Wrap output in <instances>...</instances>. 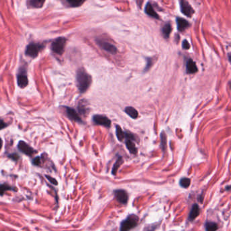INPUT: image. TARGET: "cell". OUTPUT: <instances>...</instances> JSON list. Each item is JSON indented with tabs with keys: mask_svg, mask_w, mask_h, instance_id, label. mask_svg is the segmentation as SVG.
Masks as SVG:
<instances>
[{
	"mask_svg": "<svg viewBox=\"0 0 231 231\" xmlns=\"http://www.w3.org/2000/svg\"><path fill=\"white\" fill-rule=\"evenodd\" d=\"M92 79L91 77L83 68H81L77 73V87L80 93H82L87 91L90 87Z\"/></svg>",
	"mask_w": 231,
	"mask_h": 231,
	"instance_id": "obj_1",
	"label": "cell"
},
{
	"mask_svg": "<svg viewBox=\"0 0 231 231\" xmlns=\"http://www.w3.org/2000/svg\"><path fill=\"white\" fill-rule=\"evenodd\" d=\"M139 218L135 214H131L120 224V231H130L137 226Z\"/></svg>",
	"mask_w": 231,
	"mask_h": 231,
	"instance_id": "obj_2",
	"label": "cell"
},
{
	"mask_svg": "<svg viewBox=\"0 0 231 231\" xmlns=\"http://www.w3.org/2000/svg\"><path fill=\"white\" fill-rule=\"evenodd\" d=\"M66 44V39L64 37H59L56 39L51 44V49L55 54L62 55L64 51L65 45Z\"/></svg>",
	"mask_w": 231,
	"mask_h": 231,
	"instance_id": "obj_3",
	"label": "cell"
},
{
	"mask_svg": "<svg viewBox=\"0 0 231 231\" xmlns=\"http://www.w3.org/2000/svg\"><path fill=\"white\" fill-rule=\"evenodd\" d=\"M44 45L31 43V44H28L27 47H26L25 54L28 56V57L35 58L37 57L39 53L40 52L42 49H44Z\"/></svg>",
	"mask_w": 231,
	"mask_h": 231,
	"instance_id": "obj_4",
	"label": "cell"
},
{
	"mask_svg": "<svg viewBox=\"0 0 231 231\" xmlns=\"http://www.w3.org/2000/svg\"><path fill=\"white\" fill-rule=\"evenodd\" d=\"M96 42L97 44L100 46L102 49H104V51L110 53V54H116L117 53V48L114 45L110 44V43L102 41L100 40V39H97Z\"/></svg>",
	"mask_w": 231,
	"mask_h": 231,
	"instance_id": "obj_5",
	"label": "cell"
},
{
	"mask_svg": "<svg viewBox=\"0 0 231 231\" xmlns=\"http://www.w3.org/2000/svg\"><path fill=\"white\" fill-rule=\"evenodd\" d=\"M18 148L22 153H25L26 156H31L35 153L37 152L35 150H33V148H32L30 146H28L24 141H20L18 142Z\"/></svg>",
	"mask_w": 231,
	"mask_h": 231,
	"instance_id": "obj_6",
	"label": "cell"
},
{
	"mask_svg": "<svg viewBox=\"0 0 231 231\" xmlns=\"http://www.w3.org/2000/svg\"><path fill=\"white\" fill-rule=\"evenodd\" d=\"M114 196L116 200L121 204L126 205L128 201V195L126 191L123 189H117L114 191Z\"/></svg>",
	"mask_w": 231,
	"mask_h": 231,
	"instance_id": "obj_7",
	"label": "cell"
},
{
	"mask_svg": "<svg viewBox=\"0 0 231 231\" xmlns=\"http://www.w3.org/2000/svg\"><path fill=\"white\" fill-rule=\"evenodd\" d=\"M93 121L95 124L101 125L109 128L111 125V121L108 117L104 115H95L93 117Z\"/></svg>",
	"mask_w": 231,
	"mask_h": 231,
	"instance_id": "obj_8",
	"label": "cell"
},
{
	"mask_svg": "<svg viewBox=\"0 0 231 231\" xmlns=\"http://www.w3.org/2000/svg\"><path fill=\"white\" fill-rule=\"evenodd\" d=\"M180 4L181 12L183 14L188 17H191V16L193 14L194 10L189 3L186 0H180Z\"/></svg>",
	"mask_w": 231,
	"mask_h": 231,
	"instance_id": "obj_9",
	"label": "cell"
},
{
	"mask_svg": "<svg viewBox=\"0 0 231 231\" xmlns=\"http://www.w3.org/2000/svg\"><path fill=\"white\" fill-rule=\"evenodd\" d=\"M66 109V113L69 119H70L72 121L77 122L78 123H82V120L79 116L78 113L74 109L69 107H64Z\"/></svg>",
	"mask_w": 231,
	"mask_h": 231,
	"instance_id": "obj_10",
	"label": "cell"
},
{
	"mask_svg": "<svg viewBox=\"0 0 231 231\" xmlns=\"http://www.w3.org/2000/svg\"><path fill=\"white\" fill-rule=\"evenodd\" d=\"M17 83L19 87L22 89L25 88L28 84V79L25 71H21L17 75Z\"/></svg>",
	"mask_w": 231,
	"mask_h": 231,
	"instance_id": "obj_11",
	"label": "cell"
},
{
	"mask_svg": "<svg viewBox=\"0 0 231 231\" xmlns=\"http://www.w3.org/2000/svg\"><path fill=\"white\" fill-rule=\"evenodd\" d=\"M200 213V210H199V207L197 204H194L192 208H191L189 214V220L192 222L195 219H196V218L198 217V216L199 215Z\"/></svg>",
	"mask_w": 231,
	"mask_h": 231,
	"instance_id": "obj_12",
	"label": "cell"
},
{
	"mask_svg": "<svg viewBox=\"0 0 231 231\" xmlns=\"http://www.w3.org/2000/svg\"><path fill=\"white\" fill-rule=\"evenodd\" d=\"M176 23L178 26V30L180 32H183L186 28L189 27V23L186 20H184L182 18H176Z\"/></svg>",
	"mask_w": 231,
	"mask_h": 231,
	"instance_id": "obj_13",
	"label": "cell"
},
{
	"mask_svg": "<svg viewBox=\"0 0 231 231\" xmlns=\"http://www.w3.org/2000/svg\"><path fill=\"white\" fill-rule=\"evenodd\" d=\"M145 12H146V13L147 15L151 16V17L156 18V19H159V16H158V14L156 12V11L154 10L152 6L151 5L150 2H148L147 5L146 6V8H145Z\"/></svg>",
	"mask_w": 231,
	"mask_h": 231,
	"instance_id": "obj_14",
	"label": "cell"
},
{
	"mask_svg": "<svg viewBox=\"0 0 231 231\" xmlns=\"http://www.w3.org/2000/svg\"><path fill=\"white\" fill-rule=\"evenodd\" d=\"M197 71V68L195 63L191 59H189L187 62V72L189 74H193Z\"/></svg>",
	"mask_w": 231,
	"mask_h": 231,
	"instance_id": "obj_15",
	"label": "cell"
},
{
	"mask_svg": "<svg viewBox=\"0 0 231 231\" xmlns=\"http://www.w3.org/2000/svg\"><path fill=\"white\" fill-rule=\"evenodd\" d=\"M124 111L130 117L133 118V119H136L138 116V112L133 107H127L125 108Z\"/></svg>",
	"mask_w": 231,
	"mask_h": 231,
	"instance_id": "obj_16",
	"label": "cell"
},
{
	"mask_svg": "<svg viewBox=\"0 0 231 231\" xmlns=\"http://www.w3.org/2000/svg\"><path fill=\"white\" fill-rule=\"evenodd\" d=\"M172 31V26L170 23H166V25H164V26L162 27V29H161V32H162V35L164 36V38L168 39L169 37V36L171 33Z\"/></svg>",
	"mask_w": 231,
	"mask_h": 231,
	"instance_id": "obj_17",
	"label": "cell"
},
{
	"mask_svg": "<svg viewBox=\"0 0 231 231\" xmlns=\"http://www.w3.org/2000/svg\"><path fill=\"white\" fill-rule=\"evenodd\" d=\"M126 146L127 147L128 150L130 151V153L132 154H136L137 153V150L135 146L133 141L130 139H128L126 141Z\"/></svg>",
	"mask_w": 231,
	"mask_h": 231,
	"instance_id": "obj_18",
	"label": "cell"
},
{
	"mask_svg": "<svg viewBox=\"0 0 231 231\" xmlns=\"http://www.w3.org/2000/svg\"><path fill=\"white\" fill-rule=\"evenodd\" d=\"M206 231H216L218 229V224L214 222H206L205 224Z\"/></svg>",
	"mask_w": 231,
	"mask_h": 231,
	"instance_id": "obj_19",
	"label": "cell"
},
{
	"mask_svg": "<svg viewBox=\"0 0 231 231\" xmlns=\"http://www.w3.org/2000/svg\"><path fill=\"white\" fill-rule=\"evenodd\" d=\"M123 157H120L118 159L116 160V163L114 164L113 168H112V174H114V175H116L117 173V171L118 170V168H120V166H121L122 164H123Z\"/></svg>",
	"mask_w": 231,
	"mask_h": 231,
	"instance_id": "obj_20",
	"label": "cell"
},
{
	"mask_svg": "<svg viewBox=\"0 0 231 231\" xmlns=\"http://www.w3.org/2000/svg\"><path fill=\"white\" fill-rule=\"evenodd\" d=\"M45 0H30V5L32 8H40L44 6Z\"/></svg>",
	"mask_w": 231,
	"mask_h": 231,
	"instance_id": "obj_21",
	"label": "cell"
},
{
	"mask_svg": "<svg viewBox=\"0 0 231 231\" xmlns=\"http://www.w3.org/2000/svg\"><path fill=\"white\" fill-rule=\"evenodd\" d=\"M116 137L118 138V139L119 141H123L124 138H125V133L124 132L122 129L121 127L117 125L116 127Z\"/></svg>",
	"mask_w": 231,
	"mask_h": 231,
	"instance_id": "obj_22",
	"label": "cell"
},
{
	"mask_svg": "<svg viewBox=\"0 0 231 231\" xmlns=\"http://www.w3.org/2000/svg\"><path fill=\"white\" fill-rule=\"evenodd\" d=\"M85 0H66V2L68 3V4L72 7H78L81 6Z\"/></svg>",
	"mask_w": 231,
	"mask_h": 231,
	"instance_id": "obj_23",
	"label": "cell"
},
{
	"mask_svg": "<svg viewBox=\"0 0 231 231\" xmlns=\"http://www.w3.org/2000/svg\"><path fill=\"white\" fill-rule=\"evenodd\" d=\"M12 187L9 186L8 184L4 183V184H0V195H4L6 191L9 190H12Z\"/></svg>",
	"mask_w": 231,
	"mask_h": 231,
	"instance_id": "obj_24",
	"label": "cell"
},
{
	"mask_svg": "<svg viewBox=\"0 0 231 231\" xmlns=\"http://www.w3.org/2000/svg\"><path fill=\"white\" fill-rule=\"evenodd\" d=\"M190 184L191 180L189 179H188V178H183V179H181L180 180V185L184 188V189H187V188L189 187Z\"/></svg>",
	"mask_w": 231,
	"mask_h": 231,
	"instance_id": "obj_25",
	"label": "cell"
},
{
	"mask_svg": "<svg viewBox=\"0 0 231 231\" xmlns=\"http://www.w3.org/2000/svg\"><path fill=\"white\" fill-rule=\"evenodd\" d=\"M161 147L163 151L166 150V136L164 133L161 134Z\"/></svg>",
	"mask_w": 231,
	"mask_h": 231,
	"instance_id": "obj_26",
	"label": "cell"
},
{
	"mask_svg": "<svg viewBox=\"0 0 231 231\" xmlns=\"http://www.w3.org/2000/svg\"><path fill=\"white\" fill-rule=\"evenodd\" d=\"M157 224H153L147 225L144 229V231H154L157 228Z\"/></svg>",
	"mask_w": 231,
	"mask_h": 231,
	"instance_id": "obj_27",
	"label": "cell"
},
{
	"mask_svg": "<svg viewBox=\"0 0 231 231\" xmlns=\"http://www.w3.org/2000/svg\"><path fill=\"white\" fill-rule=\"evenodd\" d=\"M8 157L10 158L11 160H14V161H18V159L20 158V156H18V155L17 153H11V154L8 155Z\"/></svg>",
	"mask_w": 231,
	"mask_h": 231,
	"instance_id": "obj_28",
	"label": "cell"
},
{
	"mask_svg": "<svg viewBox=\"0 0 231 231\" xmlns=\"http://www.w3.org/2000/svg\"><path fill=\"white\" fill-rule=\"evenodd\" d=\"M45 177L47 178V179L50 182L51 184H54V185H57L58 184V182L57 180H56L55 179H54V178H52L51 176H48V175H45Z\"/></svg>",
	"mask_w": 231,
	"mask_h": 231,
	"instance_id": "obj_29",
	"label": "cell"
},
{
	"mask_svg": "<svg viewBox=\"0 0 231 231\" xmlns=\"http://www.w3.org/2000/svg\"><path fill=\"white\" fill-rule=\"evenodd\" d=\"M32 164L35 166H40L41 164V157H36L35 159L32 160Z\"/></svg>",
	"mask_w": 231,
	"mask_h": 231,
	"instance_id": "obj_30",
	"label": "cell"
},
{
	"mask_svg": "<svg viewBox=\"0 0 231 231\" xmlns=\"http://www.w3.org/2000/svg\"><path fill=\"white\" fill-rule=\"evenodd\" d=\"M151 65H152V60H151V58H147V65L146 66V68H145L144 71H147V70H149Z\"/></svg>",
	"mask_w": 231,
	"mask_h": 231,
	"instance_id": "obj_31",
	"label": "cell"
},
{
	"mask_svg": "<svg viewBox=\"0 0 231 231\" xmlns=\"http://www.w3.org/2000/svg\"><path fill=\"white\" fill-rule=\"evenodd\" d=\"M8 124L7 123H6L4 120L0 119V130H2L4 129V128H6L8 127Z\"/></svg>",
	"mask_w": 231,
	"mask_h": 231,
	"instance_id": "obj_32",
	"label": "cell"
},
{
	"mask_svg": "<svg viewBox=\"0 0 231 231\" xmlns=\"http://www.w3.org/2000/svg\"><path fill=\"white\" fill-rule=\"evenodd\" d=\"M183 47L184 49H189L190 48V45L189 44V42H188L187 40H184L183 42Z\"/></svg>",
	"mask_w": 231,
	"mask_h": 231,
	"instance_id": "obj_33",
	"label": "cell"
},
{
	"mask_svg": "<svg viewBox=\"0 0 231 231\" xmlns=\"http://www.w3.org/2000/svg\"><path fill=\"white\" fill-rule=\"evenodd\" d=\"M2 146H3V141H2V138H0V150H1V149H2Z\"/></svg>",
	"mask_w": 231,
	"mask_h": 231,
	"instance_id": "obj_34",
	"label": "cell"
}]
</instances>
